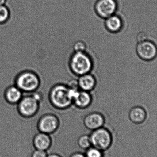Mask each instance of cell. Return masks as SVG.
Wrapping results in <instances>:
<instances>
[{
    "label": "cell",
    "instance_id": "6da1fadb",
    "mask_svg": "<svg viewBox=\"0 0 157 157\" xmlns=\"http://www.w3.org/2000/svg\"><path fill=\"white\" fill-rule=\"evenodd\" d=\"M77 91L71 90L67 85L58 84L53 86L51 90L50 100L53 106L57 109H67L73 103V98Z\"/></svg>",
    "mask_w": 157,
    "mask_h": 157
},
{
    "label": "cell",
    "instance_id": "7a4b0ae2",
    "mask_svg": "<svg viewBox=\"0 0 157 157\" xmlns=\"http://www.w3.org/2000/svg\"><path fill=\"white\" fill-rule=\"evenodd\" d=\"M70 66L74 74L78 76L89 73L93 67L92 60L85 52H74L70 61Z\"/></svg>",
    "mask_w": 157,
    "mask_h": 157
},
{
    "label": "cell",
    "instance_id": "3957f363",
    "mask_svg": "<svg viewBox=\"0 0 157 157\" xmlns=\"http://www.w3.org/2000/svg\"><path fill=\"white\" fill-rule=\"evenodd\" d=\"M14 84L23 92H34L39 87L40 80L35 73L26 71L17 75L15 78Z\"/></svg>",
    "mask_w": 157,
    "mask_h": 157
},
{
    "label": "cell",
    "instance_id": "277c9868",
    "mask_svg": "<svg viewBox=\"0 0 157 157\" xmlns=\"http://www.w3.org/2000/svg\"><path fill=\"white\" fill-rule=\"evenodd\" d=\"M89 135L92 146L104 152L108 150L112 145L113 141L112 134L109 129L105 127H101L91 131Z\"/></svg>",
    "mask_w": 157,
    "mask_h": 157
},
{
    "label": "cell",
    "instance_id": "5b68a950",
    "mask_svg": "<svg viewBox=\"0 0 157 157\" xmlns=\"http://www.w3.org/2000/svg\"><path fill=\"white\" fill-rule=\"evenodd\" d=\"M39 101L33 95L23 97L18 103L17 111L22 117L26 119L31 118L37 113Z\"/></svg>",
    "mask_w": 157,
    "mask_h": 157
},
{
    "label": "cell",
    "instance_id": "8992f818",
    "mask_svg": "<svg viewBox=\"0 0 157 157\" xmlns=\"http://www.w3.org/2000/svg\"><path fill=\"white\" fill-rule=\"evenodd\" d=\"M59 125V120L56 115L47 114L43 115L39 120L37 128L39 132L51 135L57 132Z\"/></svg>",
    "mask_w": 157,
    "mask_h": 157
},
{
    "label": "cell",
    "instance_id": "52a82bcc",
    "mask_svg": "<svg viewBox=\"0 0 157 157\" xmlns=\"http://www.w3.org/2000/svg\"><path fill=\"white\" fill-rule=\"evenodd\" d=\"M137 56L145 61H151L157 57V46L153 41L147 40L138 42L136 46Z\"/></svg>",
    "mask_w": 157,
    "mask_h": 157
},
{
    "label": "cell",
    "instance_id": "ba28073f",
    "mask_svg": "<svg viewBox=\"0 0 157 157\" xmlns=\"http://www.w3.org/2000/svg\"><path fill=\"white\" fill-rule=\"evenodd\" d=\"M97 14L101 18H106L115 14L118 8L116 0H98L94 6Z\"/></svg>",
    "mask_w": 157,
    "mask_h": 157
},
{
    "label": "cell",
    "instance_id": "9c48e42d",
    "mask_svg": "<svg viewBox=\"0 0 157 157\" xmlns=\"http://www.w3.org/2000/svg\"><path fill=\"white\" fill-rule=\"evenodd\" d=\"M105 122L103 115L98 112L91 113L87 114L83 120L84 126L91 131L103 127Z\"/></svg>",
    "mask_w": 157,
    "mask_h": 157
},
{
    "label": "cell",
    "instance_id": "30bf717a",
    "mask_svg": "<svg viewBox=\"0 0 157 157\" xmlns=\"http://www.w3.org/2000/svg\"><path fill=\"white\" fill-rule=\"evenodd\" d=\"M52 139L50 135L39 132L34 135L32 144L34 149L47 151L52 145Z\"/></svg>",
    "mask_w": 157,
    "mask_h": 157
},
{
    "label": "cell",
    "instance_id": "8fae6325",
    "mask_svg": "<svg viewBox=\"0 0 157 157\" xmlns=\"http://www.w3.org/2000/svg\"><path fill=\"white\" fill-rule=\"evenodd\" d=\"M92 101V98L89 92L78 90L73 98V103L79 109H85L89 107Z\"/></svg>",
    "mask_w": 157,
    "mask_h": 157
},
{
    "label": "cell",
    "instance_id": "7c38bea8",
    "mask_svg": "<svg viewBox=\"0 0 157 157\" xmlns=\"http://www.w3.org/2000/svg\"><path fill=\"white\" fill-rule=\"evenodd\" d=\"M4 98L8 103L18 104L23 98V91L16 85L9 86L5 91Z\"/></svg>",
    "mask_w": 157,
    "mask_h": 157
},
{
    "label": "cell",
    "instance_id": "4fadbf2b",
    "mask_svg": "<svg viewBox=\"0 0 157 157\" xmlns=\"http://www.w3.org/2000/svg\"><path fill=\"white\" fill-rule=\"evenodd\" d=\"M105 26L106 29L109 32L118 33L122 29L123 21L120 16L115 14L106 18Z\"/></svg>",
    "mask_w": 157,
    "mask_h": 157
},
{
    "label": "cell",
    "instance_id": "5bb4252c",
    "mask_svg": "<svg viewBox=\"0 0 157 157\" xmlns=\"http://www.w3.org/2000/svg\"><path fill=\"white\" fill-rule=\"evenodd\" d=\"M77 81L80 90L89 92L96 86V78L90 73L79 76Z\"/></svg>",
    "mask_w": 157,
    "mask_h": 157
},
{
    "label": "cell",
    "instance_id": "9a60e30c",
    "mask_svg": "<svg viewBox=\"0 0 157 157\" xmlns=\"http://www.w3.org/2000/svg\"><path fill=\"white\" fill-rule=\"evenodd\" d=\"M147 116L145 109L141 106L133 107L129 113V119L132 122L136 124L143 123L146 120Z\"/></svg>",
    "mask_w": 157,
    "mask_h": 157
},
{
    "label": "cell",
    "instance_id": "2e32d148",
    "mask_svg": "<svg viewBox=\"0 0 157 157\" xmlns=\"http://www.w3.org/2000/svg\"><path fill=\"white\" fill-rule=\"evenodd\" d=\"M77 144L79 147L84 150L92 146L89 135L84 134L80 136L77 140Z\"/></svg>",
    "mask_w": 157,
    "mask_h": 157
},
{
    "label": "cell",
    "instance_id": "e0dca14e",
    "mask_svg": "<svg viewBox=\"0 0 157 157\" xmlns=\"http://www.w3.org/2000/svg\"><path fill=\"white\" fill-rule=\"evenodd\" d=\"M84 153L86 157H104V151L94 147H90Z\"/></svg>",
    "mask_w": 157,
    "mask_h": 157
},
{
    "label": "cell",
    "instance_id": "ac0fdd59",
    "mask_svg": "<svg viewBox=\"0 0 157 157\" xmlns=\"http://www.w3.org/2000/svg\"><path fill=\"white\" fill-rule=\"evenodd\" d=\"M9 17V11L3 5L0 6V24L5 23Z\"/></svg>",
    "mask_w": 157,
    "mask_h": 157
},
{
    "label": "cell",
    "instance_id": "d6986e66",
    "mask_svg": "<svg viewBox=\"0 0 157 157\" xmlns=\"http://www.w3.org/2000/svg\"><path fill=\"white\" fill-rule=\"evenodd\" d=\"M86 44L82 41H78L74 45V50L75 52H86Z\"/></svg>",
    "mask_w": 157,
    "mask_h": 157
},
{
    "label": "cell",
    "instance_id": "ffe728a7",
    "mask_svg": "<svg viewBox=\"0 0 157 157\" xmlns=\"http://www.w3.org/2000/svg\"><path fill=\"white\" fill-rule=\"evenodd\" d=\"M47 151L34 149L31 152L30 157H48Z\"/></svg>",
    "mask_w": 157,
    "mask_h": 157
},
{
    "label": "cell",
    "instance_id": "44dd1931",
    "mask_svg": "<svg viewBox=\"0 0 157 157\" xmlns=\"http://www.w3.org/2000/svg\"><path fill=\"white\" fill-rule=\"evenodd\" d=\"M136 39L138 42H142L148 40V35L144 31H141L137 34Z\"/></svg>",
    "mask_w": 157,
    "mask_h": 157
},
{
    "label": "cell",
    "instance_id": "7402d4cb",
    "mask_svg": "<svg viewBox=\"0 0 157 157\" xmlns=\"http://www.w3.org/2000/svg\"><path fill=\"white\" fill-rule=\"evenodd\" d=\"M69 157H86L85 154L81 152H76L72 154Z\"/></svg>",
    "mask_w": 157,
    "mask_h": 157
},
{
    "label": "cell",
    "instance_id": "603a6c76",
    "mask_svg": "<svg viewBox=\"0 0 157 157\" xmlns=\"http://www.w3.org/2000/svg\"><path fill=\"white\" fill-rule=\"evenodd\" d=\"M48 157H62V156L57 153H52V154L48 155Z\"/></svg>",
    "mask_w": 157,
    "mask_h": 157
},
{
    "label": "cell",
    "instance_id": "cb8c5ba5",
    "mask_svg": "<svg viewBox=\"0 0 157 157\" xmlns=\"http://www.w3.org/2000/svg\"><path fill=\"white\" fill-rule=\"evenodd\" d=\"M6 0H0V6L3 5Z\"/></svg>",
    "mask_w": 157,
    "mask_h": 157
}]
</instances>
